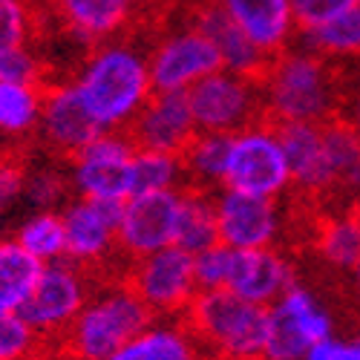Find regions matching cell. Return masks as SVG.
Returning a JSON list of instances; mask_svg holds the SVG:
<instances>
[{"instance_id":"6da1fadb","label":"cell","mask_w":360,"mask_h":360,"mask_svg":"<svg viewBox=\"0 0 360 360\" xmlns=\"http://www.w3.org/2000/svg\"><path fill=\"white\" fill-rule=\"evenodd\" d=\"M259 86L268 122H326L346 115V70L311 49H283L268 64Z\"/></svg>"},{"instance_id":"7a4b0ae2","label":"cell","mask_w":360,"mask_h":360,"mask_svg":"<svg viewBox=\"0 0 360 360\" xmlns=\"http://www.w3.org/2000/svg\"><path fill=\"white\" fill-rule=\"evenodd\" d=\"M159 317L127 285H104L55 338H38L32 360H107Z\"/></svg>"},{"instance_id":"3957f363","label":"cell","mask_w":360,"mask_h":360,"mask_svg":"<svg viewBox=\"0 0 360 360\" xmlns=\"http://www.w3.org/2000/svg\"><path fill=\"white\" fill-rule=\"evenodd\" d=\"M72 86L101 130H124L153 93L147 58L127 41L98 44L81 64Z\"/></svg>"},{"instance_id":"277c9868","label":"cell","mask_w":360,"mask_h":360,"mask_svg":"<svg viewBox=\"0 0 360 360\" xmlns=\"http://www.w3.org/2000/svg\"><path fill=\"white\" fill-rule=\"evenodd\" d=\"M173 320L193 338L202 360H262L268 306H257L228 288L196 291Z\"/></svg>"},{"instance_id":"5b68a950","label":"cell","mask_w":360,"mask_h":360,"mask_svg":"<svg viewBox=\"0 0 360 360\" xmlns=\"http://www.w3.org/2000/svg\"><path fill=\"white\" fill-rule=\"evenodd\" d=\"M193 124L202 133H239L265 118L262 86L254 78L219 70L188 86Z\"/></svg>"},{"instance_id":"8992f818","label":"cell","mask_w":360,"mask_h":360,"mask_svg":"<svg viewBox=\"0 0 360 360\" xmlns=\"http://www.w3.org/2000/svg\"><path fill=\"white\" fill-rule=\"evenodd\" d=\"M288 182H291L288 162L271 122L262 118V122L233 133L228 167L222 179L225 191L280 199V193L288 191Z\"/></svg>"},{"instance_id":"52a82bcc","label":"cell","mask_w":360,"mask_h":360,"mask_svg":"<svg viewBox=\"0 0 360 360\" xmlns=\"http://www.w3.org/2000/svg\"><path fill=\"white\" fill-rule=\"evenodd\" d=\"M156 317H176L199 291L193 277V254L179 245L136 257L122 280Z\"/></svg>"},{"instance_id":"ba28073f","label":"cell","mask_w":360,"mask_h":360,"mask_svg":"<svg viewBox=\"0 0 360 360\" xmlns=\"http://www.w3.org/2000/svg\"><path fill=\"white\" fill-rule=\"evenodd\" d=\"M93 291L96 285L84 274V268L61 257L44 265L32 294L26 297L18 314L35 328L38 338H55L75 320Z\"/></svg>"},{"instance_id":"9c48e42d","label":"cell","mask_w":360,"mask_h":360,"mask_svg":"<svg viewBox=\"0 0 360 360\" xmlns=\"http://www.w3.org/2000/svg\"><path fill=\"white\" fill-rule=\"evenodd\" d=\"M326 338H332V317L306 288L294 283L268 306L262 360H303L306 352Z\"/></svg>"},{"instance_id":"30bf717a","label":"cell","mask_w":360,"mask_h":360,"mask_svg":"<svg viewBox=\"0 0 360 360\" xmlns=\"http://www.w3.org/2000/svg\"><path fill=\"white\" fill-rule=\"evenodd\" d=\"M133 156L136 147L122 130H104L67 162L72 185L89 199H127L133 193Z\"/></svg>"},{"instance_id":"8fae6325","label":"cell","mask_w":360,"mask_h":360,"mask_svg":"<svg viewBox=\"0 0 360 360\" xmlns=\"http://www.w3.org/2000/svg\"><path fill=\"white\" fill-rule=\"evenodd\" d=\"M147 70L153 89H188L199 78L225 70L222 55L202 29L188 23L179 32L162 35L147 55Z\"/></svg>"},{"instance_id":"7c38bea8","label":"cell","mask_w":360,"mask_h":360,"mask_svg":"<svg viewBox=\"0 0 360 360\" xmlns=\"http://www.w3.org/2000/svg\"><path fill=\"white\" fill-rule=\"evenodd\" d=\"M122 133L133 141L136 150H156V153L179 156L196 133L188 89H153Z\"/></svg>"},{"instance_id":"4fadbf2b","label":"cell","mask_w":360,"mask_h":360,"mask_svg":"<svg viewBox=\"0 0 360 360\" xmlns=\"http://www.w3.org/2000/svg\"><path fill=\"white\" fill-rule=\"evenodd\" d=\"M179 217V188L133 193L115 231V245L130 257H144L173 245Z\"/></svg>"},{"instance_id":"5bb4252c","label":"cell","mask_w":360,"mask_h":360,"mask_svg":"<svg viewBox=\"0 0 360 360\" xmlns=\"http://www.w3.org/2000/svg\"><path fill=\"white\" fill-rule=\"evenodd\" d=\"M41 139L58 159L70 162L84 144H89L104 130L81 104L72 81H44V107H41Z\"/></svg>"},{"instance_id":"9a60e30c","label":"cell","mask_w":360,"mask_h":360,"mask_svg":"<svg viewBox=\"0 0 360 360\" xmlns=\"http://www.w3.org/2000/svg\"><path fill=\"white\" fill-rule=\"evenodd\" d=\"M217 231L228 248H268L280 233L277 199L225 191L217 196Z\"/></svg>"},{"instance_id":"2e32d148","label":"cell","mask_w":360,"mask_h":360,"mask_svg":"<svg viewBox=\"0 0 360 360\" xmlns=\"http://www.w3.org/2000/svg\"><path fill=\"white\" fill-rule=\"evenodd\" d=\"M294 271L291 262L274 248H233L231 257V271H228V283L225 288L233 291L236 297L248 300L257 306H271L274 300L291 288Z\"/></svg>"},{"instance_id":"e0dca14e","label":"cell","mask_w":360,"mask_h":360,"mask_svg":"<svg viewBox=\"0 0 360 360\" xmlns=\"http://www.w3.org/2000/svg\"><path fill=\"white\" fill-rule=\"evenodd\" d=\"M191 23L196 29L214 41V46L219 49L222 55V67L236 72V75H245V78H254V81H262L268 64L274 61V58L262 55L248 38L245 32L239 29L228 12L217 4V0H191Z\"/></svg>"},{"instance_id":"ac0fdd59","label":"cell","mask_w":360,"mask_h":360,"mask_svg":"<svg viewBox=\"0 0 360 360\" xmlns=\"http://www.w3.org/2000/svg\"><path fill=\"white\" fill-rule=\"evenodd\" d=\"M245 38L268 58L288 49L294 38V15L288 0H217Z\"/></svg>"},{"instance_id":"d6986e66","label":"cell","mask_w":360,"mask_h":360,"mask_svg":"<svg viewBox=\"0 0 360 360\" xmlns=\"http://www.w3.org/2000/svg\"><path fill=\"white\" fill-rule=\"evenodd\" d=\"M61 23L89 46L127 35L133 26V9L118 0H49Z\"/></svg>"},{"instance_id":"ffe728a7","label":"cell","mask_w":360,"mask_h":360,"mask_svg":"<svg viewBox=\"0 0 360 360\" xmlns=\"http://www.w3.org/2000/svg\"><path fill=\"white\" fill-rule=\"evenodd\" d=\"M64 217V233H67V254L64 259L75 262L84 271H96V268L115 251V231L93 211L89 199L72 202Z\"/></svg>"},{"instance_id":"44dd1931","label":"cell","mask_w":360,"mask_h":360,"mask_svg":"<svg viewBox=\"0 0 360 360\" xmlns=\"http://www.w3.org/2000/svg\"><path fill=\"white\" fill-rule=\"evenodd\" d=\"M309 245L335 268H354L360 262V219L354 205L320 207L314 214Z\"/></svg>"},{"instance_id":"7402d4cb","label":"cell","mask_w":360,"mask_h":360,"mask_svg":"<svg viewBox=\"0 0 360 360\" xmlns=\"http://www.w3.org/2000/svg\"><path fill=\"white\" fill-rule=\"evenodd\" d=\"M219 243L217 231V191L205 188H179V217H176V236L173 245L185 248L188 254H199Z\"/></svg>"},{"instance_id":"603a6c76","label":"cell","mask_w":360,"mask_h":360,"mask_svg":"<svg viewBox=\"0 0 360 360\" xmlns=\"http://www.w3.org/2000/svg\"><path fill=\"white\" fill-rule=\"evenodd\" d=\"M231 139H233L231 133H202V130H196L193 139L182 147V153H179L182 185L219 191L222 179H225V167H228Z\"/></svg>"},{"instance_id":"cb8c5ba5","label":"cell","mask_w":360,"mask_h":360,"mask_svg":"<svg viewBox=\"0 0 360 360\" xmlns=\"http://www.w3.org/2000/svg\"><path fill=\"white\" fill-rule=\"evenodd\" d=\"M328 162L335 173V193L340 202H354L360 193V130L346 115H335L320 122Z\"/></svg>"},{"instance_id":"d4e9b609","label":"cell","mask_w":360,"mask_h":360,"mask_svg":"<svg viewBox=\"0 0 360 360\" xmlns=\"http://www.w3.org/2000/svg\"><path fill=\"white\" fill-rule=\"evenodd\" d=\"M107 360H202V354L182 323L173 320L162 326H147L122 349H115Z\"/></svg>"},{"instance_id":"484cf974","label":"cell","mask_w":360,"mask_h":360,"mask_svg":"<svg viewBox=\"0 0 360 360\" xmlns=\"http://www.w3.org/2000/svg\"><path fill=\"white\" fill-rule=\"evenodd\" d=\"M44 265L18 239H0V311H18L26 303Z\"/></svg>"},{"instance_id":"4316f807","label":"cell","mask_w":360,"mask_h":360,"mask_svg":"<svg viewBox=\"0 0 360 360\" xmlns=\"http://www.w3.org/2000/svg\"><path fill=\"white\" fill-rule=\"evenodd\" d=\"M44 84L0 81V133L9 139L29 136L41 122Z\"/></svg>"},{"instance_id":"83f0119b","label":"cell","mask_w":360,"mask_h":360,"mask_svg":"<svg viewBox=\"0 0 360 360\" xmlns=\"http://www.w3.org/2000/svg\"><path fill=\"white\" fill-rule=\"evenodd\" d=\"M306 41V49L328 58V61H343V58H360V6L340 12L338 18L326 20L314 29L300 32Z\"/></svg>"},{"instance_id":"f1b7e54d","label":"cell","mask_w":360,"mask_h":360,"mask_svg":"<svg viewBox=\"0 0 360 360\" xmlns=\"http://www.w3.org/2000/svg\"><path fill=\"white\" fill-rule=\"evenodd\" d=\"M18 243L38 257L41 262H55L67 254V233H64V217L55 211H41L38 217H32L29 222H23V228L18 231Z\"/></svg>"},{"instance_id":"f546056e","label":"cell","mask_w":360,"mask_h":360,"mask_svg":"<svg viewBox=\"0 0 360 360\" xmlns=\"http://www.w3.org/2000/svg\"><path fill=\"white\" fill-rule=\"evenodd\" d=\"M179 185H182V165H179V156L156 153V150H136V156H133V193L165 191V188H179Z\"/></svg>"},{"instance_id":"4dcf8cb0","label":"cell","mask_w":360,"mask_h":360,"mask_svg":"<svg viewBox=\"0 0 360 360\" xmlns=\"http://www.w3.org/2000/svg\"><path fill=\"white\" fill-rule=\"evenodd\" d=\"M38 335L18 311H0V360H32Z\"/></svg>"},{"instance_id":"1f68e13d","label":"cell","mask_w":360,"mask_h":360,"mask_svg":"<svg viewBox=\"0 0 360 360\" xmlns=\"http://www.w3.org/2000/svg\"><path fill=\"white\" fill-rule=\"evenodd\" d=\"M32 35L35 20L26 0H0V49L26 46Z\"/></svg>"},{"instance_id":"d6a6232c","label":"cell","mask_w":360,"mask_h":360,"mask_svg":"<svg viewBox=\"0 0 360 360\" xmlns=\"http://www.w3.org/2000/svg\"><path fill=\"white\" fill-rule=\"evenodd\" d=\"M46 78H52V72L35 52H29L26 46L0 49V81L44 84Z\"/></svg>"},{"instance_id":"836d02e7","label":"cell","mask_w":360,"mask_h":360,"mask_svg":"<svg viewBox=\"0 0 360 360\" xmlns=\"http://www.w3.org/2000/svg\"><path fill=\"white\" fill-rule=\"evenodd\" d=\"M26 144H9L0 147V214L15 202V196L26 185V173H29V156H26Z\"/></svg>"},{"instance_id":"e575fe53","label":"cell","mask_w":360,"mask_h":360,"mask_svg":"<svg viewBox=\"0 0 360 360\" xmlns=\"http://www.w3.org/2000/svg\"><path fill=\"white\" fill-rule=\"evenodd\" d=\"M231 257L233 248L217 243L211 248H205L193 257V277L199 291H211V288H225L228 271H231Z\"/></svg>"},{"instance_id":"d590c367","label":"cell","mask_w":360,"mask_h":360,"mask_svg":"<svg viewBox=\"0 0 360 360\" xmlns=\"http://www.w3.org/2000/svg\"><path fill=\"white\" fill-rule=\"evenodd\" d=\"M288 4L294 15V29L297 32H306V29H314L326 20L338 18L340 12L352 9L357 0H288Z\"/></svg>"},{"instance_id":"8d00e7d4","label":"cell","mask_w":360,"mask_h":360,"mask_svg":"<svg viewBox=\"0 0 360 360\" xmlns=\"http://www.w3.org/2000/svg\"><path fill=\"white\" fill-rule=\"evenodd\" d=\"M23 188L29 191V199H32L35 205H41L44 211H52V205L67 196L70 179L58 167H44V170H35L32 176H26Z\"/></svg>"},{"instance_id":"74e56055","label":"cell","mask_w":360,"mask_h":360,"mask_svg":"<svg viewBox=\"0 0 360 360\" xmlns=\"http://www.w3.org/2000/svg\"><path fill=\"white\" fill-rule=\"evenodd\" d=\"M118 4L133 9L139 29H144V32H159L165 26L167 9H173L176 0H118Z\"/></svg>"},{"instance_id":"f35d334b","label":"cell","mask_w":360,"mask_h":360,"mask_svg":"<svg viewBox=\"0 0 360 360\" xmlns=\"http://www.w3.org/2000/svg\"><path fill=\"white\" fill-rule=\"evenodd\" d=\"M303 360H357V357H354V346L326 338V340H317V343L306 352Z\"/></svg>"},{"instance_id":"ab89813d","label":"cell","mask_w":360,"mask_h":360,"mask_svg":"<svg viewBox=\"0 0 360 360\" xmlns=\"http://www.w3.org/2000/svg\"><path fill=\"white\" fill-rule=\"evenodd\" d=\"M346 118L349 122L360 130V93H357V98H354V104H352V110H346Z\"/></svg>"},{"instance_id":"60d3db41","label":"cell","mask_w":360,"mask_h":360,"mask_svg":"<svg viewBox=\"0 0 360 360\" xmlns=\"http://www.w3.org/2000/svg\"><path fill=\"white\" fill-rule=\"evenodd\" d=\"M352 271H354V283H357V297H360V262L352 268Z\"/></svg>"},{"instance_id":"b9f144b4","label":"cell","mask_w":360,"mask_h":360,"mask_svg":"<svg viewBox=\"0 0 360 360\" xmlns=\"http://www.w3.org/2000/svg\"><path fill=\"white\" fill-rule=\"evenodd\" d=\"M352 205H354V214H357V219H360V193L354 196V202H352Z\"/></svg>"},{"instance_id":"7bdbcfd3","label":"cell","mask_w":360,"mask_h":360,"mask_svg":"<svg viewBox=\"0 0 360 360\" xmlns=\"http://www.w3.org/2000/svg\"><path fill=\"white\" fill-rule=\"evenodd\" d=\"M354 357H357V360H360V340H357V343H354Z\"/></svg>"},{"instance_id":"ee69618b","label":"cell","mask_w":360,"mask_h":360,"mask_svg":"<svg viewBox=\"0 0 360 360\" xmlns=\"http://www.w3.org/2000/svg\"><path fill=\"white\" fill-rule=\"evenodd\" d=\"M357 6H360V0H357Z\"/></svg>"}]
</instances>
